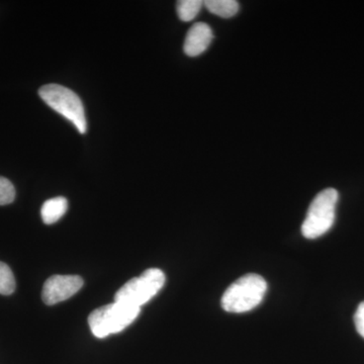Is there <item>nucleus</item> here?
I'll list each match as a JSON object with an SVG mask.
<instances>
[{
    "label": "nucleus",
    "instance_id": "obj_7",
    "mask_svg": "<svg viewBox=\"0 0 364 364\" xmlns=\"http://www.w3.org/2000/svg\"><path fill=\"white\" fill-rule=\"evenodd\" d=\"M212 28L205 23H196L189 28L186 41H184V53L189 57L202 55L212 43Z\"/></svg>",
    "mask_w": 364,
    "mask_h": 364
},
{
    "label": "nucleus",
    "instance_id": "obj_9",
    "mask_svg": "<svg viewBox=\"0 0 364 364\" xmlns=\"http://www.w3.org/2000/svg\"><path fill=\"white\" fill-rule=\"evenodd\" d=\"M203 6L210 13L223 18H233L239 11V2L236 0H207Z\"/></svg>",
    "mask_w": 364,
    "mask_h": 364
},
{
    "label": "nucleus",
    "instance_id": "obj_4",
    "mask_svg": "<svg viewBox=\"0 0 364 364\" xmlns=\"http://www.w3.org/2000/svg\"><path fill=\"white\" fill-rule=\"evenodd\" d=\"M41 98L76 127L79 133L87 131L85 107L75 92L59 85H47L40 88Z\"/></svg>",
    "mask_w": 364,
    "mask_h": 364
},
{
    "label": "nucleus",
    "instance_id": "obj_10",
    "mask_svg": "<svg viewBox=\"0 0 364 364\" xmlns=\"http://www.w3.org/2000/svg\"><path fill=\"white\" fill-rule=\"evenodd\" d=\"M203 6L200 0H181L177 2V14L182 21H191L196 18Z\"/></svg>",
    "mask_w": 364,
    "mask_h": 364
},
{
    "label": "nucleus",
    "instance_id": "obj_13",
    "mask_svg": "<svg viewBox=\"0 0 364 364\" xmlns=\"http://www.w3.org/2000/svg\"><path fill=\"white\" fill-rule=\"evenodd\" d=\"M354 324H355L356 330L363 338H364V301L360 303L354 315Z\"/></svg>",
    "mask_w": 364,
    "mask_h": 364
},
{
    "label": "nucleus",
    "instance_id": "obj_11",
    "mask_svg": "<svg viewBox=\"0 0 364 364\" xmlns=\"http://www.w3.org/2000/svg\"><path fill=\"white\" fill-rule=\"evenodd\" d=\"M16 291V279L11 267L6 263L0 262V294L9 296Z\"/></svg>",
    "mask_w": 364,
    "mask_h": 364
},
{
    "label": "nucleus",
    "instance_id": "obj_6",
    "mask_svg": "<svg viewBox=\"0 0 364 364\" xmlns=\"http://www.w3.org/2000/svg\"><path fill=\"white\" fill-rule=\"evenodd\" d=\"M82 287L83 279L78 275H53L46 280L42 299L46 305H56L77 294Z\"/></svg>",
    "mask_w": 364,
    "mask_h": 364
},
{
    "label": "nucleus",
    "instance_id": "obj_1",
    "mask_svg": "<svg viewBox=\"0 0 364 364\" xmlns=\"http://www.w3.org/2000/svg\"><path fill=\"white\" fill-rule=\"evenodd\" d=\"M267 291L265 279L256 273H248L233 282L222 296V308L229 313H246L256 308Z\"/></svg>",
    "mask_w": 364,
    "mask_h": 364
},
{
    "label": "nucleus",
    "instance_id": "obj_8",
    "mask_svg": "<svg viewBox=\"0 0 364 364\" xmlns=\"http://www.w3.org/2000/svg\"><path fill=\"white\" fill-rule=\"evenodd\" d=\"M67 208H68V202L65 198H62V196L46 200L41 208L43 222L47 225L58 222L65 215Z\"/></svg>",
    "mask_w": 364,
    "mask_h": 364
},
{
    "label": "nucleus",
    "instance_id": "obj_3",
    "mask_svg": "<svg viewBox=\"0 0 364 364\" xmlns=\"http://www.w3.org/2000/svg\"><path fill=\"white\" fill-rule=\"evenodd\" d=\"M338 198V191L334 188H326L316 196L301 226L305 238L317 239L331 229Z\"/></svg>",
    "mask_w": 364,
    "mask_h": 364
},
{
    "label": "nucleus",
    "instance_id": "obj_2",
    "mask_svg": "<svg viewBox=\"0 0 364 364\" xmlns=\"http://www.w3.org/2000/svg\"><path fill=\"white\" fill-rule=\"evenodd\" d=\"M141 308L117 303L100 306L88 317L91 332L97 338H105L111 334L123 331L135 321Z\"/></svg>",
    "mask_w": 364,
    "mask_h": 364
},
{
    "label": "nucleus",
    "instance_id": "obj_5",
    "mask_svg": "<svg viewBox=\"0 0 364 364\" xmlns=\"http://www.w3.org/2000/svg\"><path fill=\"white\" fill-rule=\"evenodd\" d=\"M165 280L166 277L162 270L150 268L124 284L117 291L114 301L141 308L161 291Z\"/></svg>",
    "mask_w": 364,
    "mask_h": 364
},
{
    "label": "nucleus",
    "instance_id": "obj_12",
    "mask_svg": "<svg viewBox=\"0 0 364 364\" xmlns=\"http://www.w3.org/2000/svg\"><path fill=\"white\" fill-rule=\"evenodd\" d=\"M16 198V189L6 177L0 176V205H9Z\"/></svg>",
    "mask_w": 364,
    "mask_h": 364
}]
</instances>
